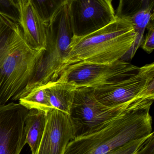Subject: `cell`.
Here are the masks:
<instances>
[{
    "label": "cell",
    "mask_w": 154,
    "mask_h": 154,
    "mask_svg": "<svg viewBox=\"0 0 154 154\" xmlns=\"http://www.w3.org/2000/svg\"><path fill=\"white\" fill-rule=\"evenodd\" d=\"M154 95L138 98L103 128L71 141L64 154H105L152 133L150 114Z\"/></svg>",
    "instance_id": "1"
},
{
    "label": "cell",
    "mask_w": 154,
    "mask_h": 154,
    "mask_svg": "<svg viewBox=\"0 0 154 154\" xmlns=\"http://www.w3.org/2000/svg\"><path fill=\"white\" fill-rule=\"evenodd\" d=\"M135 39L131 19L118 17L113 22L89 34L73 36L68 54L60 68L58 77L73 64H111L121 60L132 48Z\"/></svg>",
    "instance_id": "2"
},
{
    "label": "cell",
    "mask_w": 154,
    "mask_h": 154,
    "mask_svg": "<svg viewBox=\"0 0 154 154\" xmlns=\"http://www.w3.org/2000/svg\"><path fill=\"white\" fill-rule=\"evenodd\" d=\"M73 36L68 3L48 23L46 50L37 60L28 84L12 98V100H18L35 87L57 80Z\"/></svg>",
    "instance_id": "3"
},
{
    "label": "cell",
    "mask_w": 154,
    "mask_h": 154,
    "mask_svg": "<svg viewBox=\"0 0 154 154\" xmlns=\"http://www.w3.org/2000/svg\"><path fill=\"white\" fill-rule=\"evenodd\" d=\"M134 100L116 107H108L96 99L94 88H77L69 114L74 139L89 135L102 129Z\"/></svg>",
    "instance_id": "4"
},
{
    "label": "cell",
    "mask_w": 154,
    "mask_h": 154,
    "mask_svg": "<svg viewBox=\"0 0 154 154\" xmlns=\"http://www.w3.org/2000/svg\"><path fill=\"white\" fill-rule=\"evenodd\" d=\"M44 51L33 48L24 38L10 53L0 69V105L26 87Z\"/></svg>",
    "instance_id": "5"
},
{
    "label": "cell",
    "mask_w": 154,
    "mask_h": 154,
    "mask_svg": "<svg viewBox=\"0 0 154 154\" xmlns=\"http://www.w3.org/2000/svg\"><path fill=\"white\" fill-rule=\"evenodd\" d=\"M139 68L122 60L111 64L77 63L68 67L57 80L70 82L77 88H96L120 81L134 74Z\"/></svg>",
    "instance_id": "6"
},
{
    "label": "cell",
    "mask_w": 154,
    "mask_h": 154,
    "mask_svg": "<svg viewBox=\"0 0 154 154\" xmlns=\"http://www.w3.org/2000/svg\"><path fill=\"white\" fill-rule=\"evenodd\" d=\"M96 99L110 108L122 106L141 97L154 95V64L139 68L120 81L94 88Z\"/></svg>",
    "instance_id": "7"
},
{
    "label": "cell",
    "mask_w": 154,
    "mask_h": 154,
    "mask_svg": "<svg viewBox=\"0 0 154 154\" xmlns=\"http://www.w3.org/2000/svg\"><path fill=\"white\" fill-rule=\"evenodd\" d=\"M68 5L76 37L96 31L117 18L112 0H69Z\"/></svg>",
    "instance_id": "8"
},
{
    "label": "cell",
    "mask_w": 154,
    "mask_h": 154,
    "mask_svg": "<svg viewBox=\"0 0 154 154\" xmlns=\"http://www.w3.org/2000/svg\"><path fill=\"white\" fill-rule=\"evenodd\" d=\"M28 109L20 103L0 105V154H20L26 143L24 122Z\"/></svg>",
    "instance_id": "9"
},
{
    "label": "cell",
    "mask_w": 154,
    "mask_h": 154,
    "mask_svg": "<svg viewBox=\"0 0 154 154\" xmlns=\"http://www.w3.org/2000/svg\"><path fill=\"white\" fill-rule=\"evenodd\" d=\"M74 139L69 115L56 109L46 112L45 130L36 154H64Z\"/></svg>",
    "instance_id": "10"
},
{
    "label": "cell",
    "mask_w": 154,
    "mask_h": 154,
    "mask_svg": "<svg viewBox=\"0 0 154 154\" xmlns=\"http://www.w3.org/2000/svg\"><path fill=\"white\" fill-rule=\"evenodd\" d=\"M20 24L27 43L35 49L45 50L48 23L42 20L30 3L22 15Z\"/></svg>",
    "instance_id": "11"
},
{
    "label": "cell",
    "mask_w": 154,
    "mask_h": 154,
    "mask_svg": "<svg viewBox=\"0 0 154 154\" xmlns=\"http://www.w3.org/2000/svg\"><path fill=\"white\" fill-rule=\"evenodd\" d=\"M24 38L20 23L0 14V69L7 57Z\"/></svg>",
    "instance_id": "12"
},
{
    "label": "cell",
    "mask_w": 154,
    "mask_h": 154,
    "mask_svg": "<svg viewBox=\"0 0 154 154\" xmlns=\"http://www.w3.org/2000/svg\"><path fill=\"white\" fill-rule=\"evenodd\" d=\"M46 87L52 107L69 114L77 88L70 82L58 80L48 82Z\"/></svg>",
    "instance_id": "13"
},
{
    "label": "cell",
    "mask_w": 154,
    "mask_h": 154,
    "mask_svg": "<svg viewBox=\"0 0 154 154\" xmlns=\"http://www.w3.org/2000/svg\"><path fill=\"white\" fill-rule=\"evenodd\" d=\"M46 123V112L37 109L28 110L24 122L26 143L29 144L32 154L39 150Z\"/></svg>",
    "instance_id": "14"
},
{
    "label": "cell",
    "mask_w": 154,
    "mask_h": 154,
    "mask_svg": "<svg viewBox=\"0 0 154 154\" xmlns=\"http://www.w3.org/2000/svg\"><path fill=\"white\" fill-rule=\"evenodd\" d=\"M154 15V10L147 9L139 12L130 18L134 25L135 39L132 48L121 60H128L134 57L137 50L143 44L146 29L150 21L153 20Z\"/></svg>",
    "instance_id": "15"
},
{
    "label": "cell",
    "mask_w": 154,
    "mask_h": 154,
    "mask_svg": "<svg viewBox=\"0 0 154 154\" xmlns=\"http://www.w3.org/2000/svg\"><path fill=\"white\" fill-rule=\"evenodd\" d=\"M18 100L19 103L28 110L37 109L47 112L52 109L46 91V84L35 87Z\"/></svg>",
    "instance_id": "16"
},
{
    "label": "cell",
    "mask_w": 154,
    "mask_h": 154,
    "mask_svg": "<svg viewBox=\"0 0 154 154\" xmlns=\"http://www.w3.org/2000/svg\"><path fill=\"white\" fill-rule=\"evenodd\" d=\"M69 0H30V4L45 22H49Z\"/></svg>",
    "instance_id": "17"
},
{
    "label": "cell",
    "mask_w": 154,
    "mask_h": 154,
    "mask_svg": "<svg viewBox=\"0 0 154 154\" xmlns=\"http://www.w3.org/2000/svg\"><path fill=\"white\" fill-rule=\"evenodd\" d=\"M154 0H119L115 12L118 18H130L139 12L154 10Z\"/></svg>",
    "instance_id": "18"
},
{
    "label": "cell",
    "mask_w": 154,
    "mask_h": 154,
    "mask_svg": "<svg viewBox=\"0 0 154 154\" xmlns=\"http://www.w3.org/2000/svg\"><path fill=\"white\" fill-rule=\"evenodd\" d=\"M149 136L128 142L105 154H136L139 147Z\"/></svg>",
    "instance_id": "19"
},
{
    "label": "cell",
    "mask_w": 154,
    "mask_h": 154,
    "mask_svg": "<svg viewBox=\"0 0 154 154\" xmlns=\"http://www.w3.org/2000/svg\"><path fill=\"white\" fill-rule=\"evenodd\" d=\"M0 14L5 15L19 23L21 21V16L19 10L8 0H0Z\"/></svg>",
    "instance_id": "20"
},
{
    "label": "cell",
    "mask_w": 154,
    "mask_h": 154,
    "mask_svg": "<svg viewBox=\"0 0 154 154\" xmlns=\"http://www.w3.org/2000/svg\"><path fill=\"white\" fill-rule=\"evenodd\" d=\"M146 29L148 32L141 46L146 52L150 53L152 52L154 48V19L149 23Z\"/></svg>",
    "instance_id": "21"
},
{
    "label": "cell",
    "mask_w": 154,
    "mask_h": 154,
    "mask_svg": "<svg viewBox=\"0 0 154 154\" xmlns=\"http://www.w3.org/2000/svg\"><path fill=\"white\" fill-rule=\"evenodd\" d=\"M154 136L152 132L139 147L136 154H154Z\"/></svg>",
    "instance_id": "22"
},
{
    "label": "cell",
    "mask_w": 154,
    "mask_h": 154,
    "mask_svg": "<svg viewBox=\"0 0 154 154\" xmlns=\"http://www.w3.org/2000/svg\"><path fill=\"white\" fill-rule=\"evenodd\" d=\"M11 4L17 8L20 13L21 16L22 15L24 10L26 9L27 5L30 3V0H8Z\"/></svg>",
    "instance_id": "23"
}]
</instances>
